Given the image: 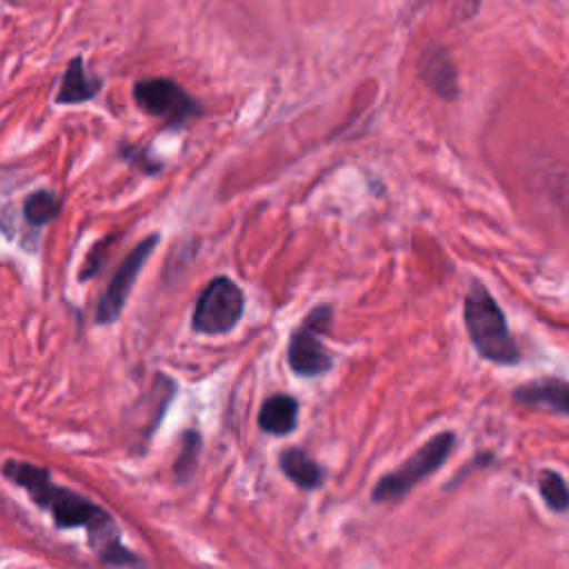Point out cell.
I'll use <instances>...</instances> for the list:
<instances>
[{"instance_id": "cell-1", "label": "cell", "mask_w": 569, "mask_h": 569, "mask_svg": "<svg viewBox=\"0 0 569 569\" xmlns=\"http://www.w3.org/2000/svg\"><path fill=\"white\" fill-rule=\"evenodd\" d=\"M2 473L7 480L20 485L38 507L47 509L58 527H87L91 547L104 562L120 567L140 562L136 553L120 545V536L109 511L89 498L56 485L47 469L31 462L7 460Z\"/></svg>"}, {"instance_id": "cell-2", "label": "cell", "mask_w": 569, "mask_h": 569, "mask_svg": "<svg viewBox=\"0 0 569 569\" xmlns=\"http://www.w3.org/2000/svg\"><path fill=\"white\" fill-rule=\"evenodd\" d=\"M462 318L471 345L485 360L496 365H516L520 360V349L507 327L505 313L485 284L473 282L469 287Z\"/></svg>"}, {"instance_id": "cell-3", "label": "cell", "mask_w": 569, "mask_h": 569, "mask_svg": "<svg viewBox=\"0 0 569 569\" xmlns=\"http://www.w3.org/2000/svg\"><path fill=\"white\" fill-rule=\"evenodd\" d=\"M456 445V436L451 431L436 433L429 442H425L420 449L413 451L400 467L385 473L371 491V498L376 502H391L402 498L407 491H411L422 478L431 476L451 453Z\"/></svg>"}, {"instance_id": "cell-4", "label": "cell", "mask_w": 569, "mask_h": 569, "mask_svg": "<svg viewBox=\"0 0 569 569\" xmlns=\"http://www.w3.org/2000/svg\"><path fill=\"white\" fill-rule=\"evenodd\" d=\"M136 104L167 127H182L202 113V104L182 84L171 78L153 76L133 82Z\"/></svg>"}, {"instance_id": "cell-5", "label": "cell", "mask_w": 569, "mask_h": 569, "mask_svg": "<svg viewBox=\"0 0 569 569\" xmlns=\"http://www.w3.org/2000/svg\"><path fill=\"white\" fill-rule=\"evenodd\" d=\"M242 311H244V296L240 287L233 280L220 276V278H213L198 296L193 316H191V327L198 333H207V336L227 333L240 322Z\"/></svg>"}, {"instance_id": "cell-6", "label": "cell", "mask_w": 569, "mask_h": 569, "mask_svg": "<svg viewBox=\"0 0 569 569\" xmlns=\"http://www.w3.org/2000/svg\"><path fill=\"white\" fill-rule=\"evenodd\" d=\"M329 325H331V307L320 305V307H313L307 313V318L296 327L287 349V362L293 373L313 378L325 373L331 367V356L320 340V336L327 331Z\"/></svg>"}, {"instance_id": "cell-7", "label": "cell", "mask_w": 569, "mask_h": 569, "mask_svg": "<svg viewBox=\"0 0 569 569\" xmlns=\"http://www.w3.org/2000/svg\"><path fill=\"white\" fill-rule=\"evenodd\" d=\"M156 244H158V233H151L144 240H140L127 253V258L120 262V267L111 276V282L107 284L104 293L98 300V307H96L98 322H113L120 316V311L129 298V291L136 284V278H138L140 269L144 267L147 258L151 256V251L156 249Z\"/></svg>"}, {"instance_id": "cell-8", "label": "cell", "mask_w": 569, "mask_h": 569, "mask_svg": "<svg viewBox=\"0 0 569 569\" xmlns=\"http://www.w3.org/2000/svg\"><path fill=\"white\" fill-rule=\"evenodd\" d=\"M418 76L422 84L442 100H453L460 93L458 71L451 53L440 44H429L418 58Z\"/></svg>"}, {"instance_id": "cell-9", "label": "cell", "mask_w": 569, "mask_h": 569, "mask_svg": "<svg viewBox=\"0 0 569 569\" xmlns=\"http://www.w3.org/2000/svg\"><path fill=\"white\" fill-rule=\"evenodd\" d=\"M516 402L529 407H542L556 413L569 416V380L542 378L529 385H522L513 391Z\"/></svg>"}, {"instance_id": "cell-10", "label": "cell", "mask_w": 569, "mask_h": 569, "mask_svg": "<svg viewBox=\"0 0 569 569\" xmlns=\"http://www.w3.org/2000/svg\"><path fill=\"white\" fill-rule=\"evenodd\" d=\"M100 87H102V80L84 69L82 56H76L67 64V69H64V73L60 78L56 102L58 104H80V102H87V100H91L100 91Z\"/></svg>"}, {"instance_id": "cell-11", "label": "cell", "mask_w": 569, "mask_h": 569, "mask_svg": "<svg viewBox=\"0 0 569 569\" xmlns=\"http://www.w3.org/2000/svg\"><path fill=\"white\" fill-rule=\"evenodd\" d=\"M296 422H298V402L287 393L269 396L258 411L260 429L273 436H287L289 431L296 429Z\"/></svg>"}, {"instance_id": "cell-12", "label": "cell", "mask_w": 569, "mask_h": 569, "mask_svg": "<svg viewBox=\"0 0 569 569\" xmlns=\"http://www.w3.org/2000/svg\"><path fill=\"white\" fill-rule=\"evenodd\" d=\"M280 469L300 489H316L322 482V469L318 462L296 447L280 453Z\"/></svg>"}, {"instance_id": "cell-13", "label": "cell", "mask_w": 569, "mask_h": 569, "mask_svg": "<svg viewBox=\"0 0 569 569\" xmlns=\"http://www.w3.org/2000/svg\"><path fill=\"white\" fill-rule=\"evenodd\" d=\"M58 211H60V200L49 189H38L33 193H29L22 202V216L33 227L47 224L49 220H53L58 216Z\"/></svg>"}, {"instance_id": "cell-14", "label": "cell", "mask_w": 569, "mask_h": 569, "mask_svg": "<svg viewBox=\"0 0 569 569\" xmlns=\"http://www.w3.org/2000/svg\"><path fill=\"white\" fill-rule=\"evenodd\" d=\"M538 491L551 511H569V485L560 473L542 469L538 473Z\"/></svg>"}, {"instance_id": "cell-15", "label": "cell", "mask_w": 569, "mask_h": 569, "mask_svg": "<svg viewBox=\"0 0 569 569\" xmlns=\"http://www.w3.org/2000/svg\"><path fill=\"white\" fill-rule=\"evenodd\" d=\"M118 153H120L122 160H127L129 164L138 167V169H140L142 173H147V176H153V173H158V171L162 169V162L156 160V158L149 153V149L142 147V144H136V142H120V144H118Z\"/></svg>"}, {"instance_id": "cell-16", "label": "cell", "mask_w": 569, "mask_h": 569, "mask_svg": "<svg viewBox=\"0 0 569 569\" xmlns=\"http://www.w3.org/2000/svg\"><path fill=\"white\" fill-rule=\"evenodd\" d=\"M198 451H200V436L196 431H184L182 442H180V456L173 467L176 476H180L184 480L193 473L196 462H198Z\"/></svg>"}, {"instance_id": "cell-17", "label": "cell", "mask_w": 569, "mask_h": 569, "mask_svg": "<svg viewBox=\"0 0 569 569\" xmlns=\"http://www.w3.org/2000/svg\"><path fill=\"white\" fill-rule=\"evenodd\" d=\"M4 2H9V4H16V2H18V0H4Z\"/></svg>"}]
</instances>
